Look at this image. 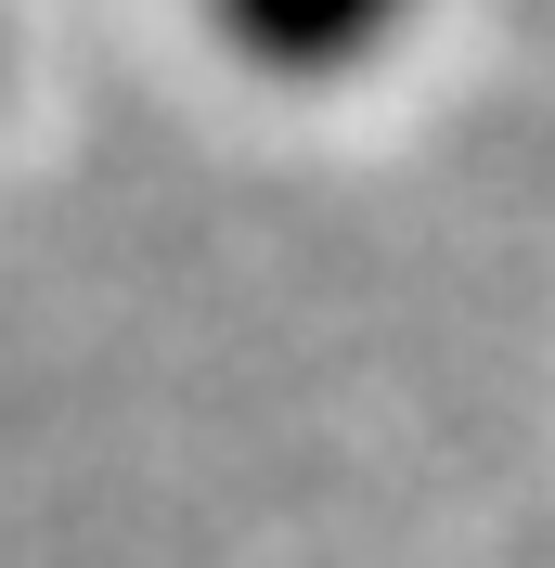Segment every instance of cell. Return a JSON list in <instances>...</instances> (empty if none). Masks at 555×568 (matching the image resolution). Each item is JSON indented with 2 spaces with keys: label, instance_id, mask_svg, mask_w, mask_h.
I'll list each match as a JSON object with an SVG mask.
<instances>
[{
  "label": "cell",
  "instance_id": "6da1fadb",
  "mask_svg": "<svg viewBox=\"0 0 555 568\" xmlns=\"http://www.w3.org/2000/svg\"><path fill=\"white\" fill-rule=\"evenodd\" d=\"M220 13V39H233L259 78H336V65H362L414 0H208Z\"/></svg>",
  "mask_w": 555,
  "mask_h": 568
}]
</instances>
